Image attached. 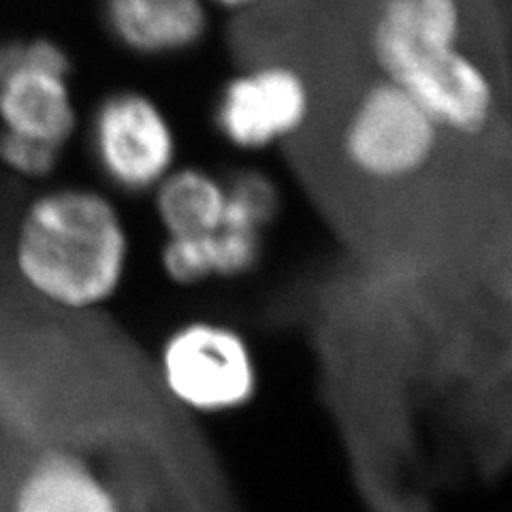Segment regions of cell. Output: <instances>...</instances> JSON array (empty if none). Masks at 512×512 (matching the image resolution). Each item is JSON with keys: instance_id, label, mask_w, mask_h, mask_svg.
Masks as SVG:
<instances>
[{"instance_id": "1", "label": "cell", "mask_w": 512, "mask_h": 512, "mask_svg": "<svg viewBox=\"0 0 512 512\" xmlns=\"http://www.w3.org/2000/svg\"><path fill=\"white\" fill-rule=\"evenodd\" d=\"M128 205L82 178H58L26 190L5 229L11 276L56 312L109 308L126 291L137 261Z\"/></svg>"}, {"instance_id": "2", "label": "cell", "mask_w": 512, "mask_h": 512, "mask_svg": "<svg viewBox=\"0 0 512 512\" xmlns=\"http://www.w3.org/2000/svg\"><path fill=\"white\" fill-rule=\"evenodd\" d=\"M361 52L367 73L412 96L451 148L478 146L500 128L506 96L474 45L468 0H370Z\"/></svg>"}, {"instance_id": "3", "label": "cell", "mask_w": 512, "mask_h": 512, "mask_svg": "<svg viewBox=\"0 0 512 512\" xmlns=\"http://www.w3.org/2000/svg\"><path fill=\"white\" fill-rule=\"evenodd\" d=\"M451 143L402 88L365 73L338 107L331 152L348 180L365 190L397 192L434 173Z\"/></svg>"}, {"instance_id": "4", "label": "cell", "mask_w": 512, "mask_h": 512, "mask_svg": "<svg viewBox=\"0 0 512 512\" xmlns=\"http://www.w3.org/2000/svg\"><path fill=\"white\" fill-rule=\"evenodd\" d=\"M96 184L126 203L146 201L184 160V133L173 107L156 90L122 82L86 105L79 133Z\"/></svg>"}, {"instance_id": "5", "label": "cell", "mask_w": 512, "mask_h": 512, "mask_svg": "<svg viewBox=\"0 0 512 512\" xmlns=\"http://www.w3.org/2000/svg\"><path fill=\"white\" fill-rule=\"evenodd\" d=\"M318 116V90L297 60L267 54L239 62L216 84L207 126L222 150L244 163L291 148Z\"/></svg>"}, {"instance_id": "6", "label": "cell", "mask_w": 512, "mask_h": 512, "mask_svg": "<svg viewBox=\"0 0 512 512\" xmlns=\"http://www.w3.org/2000/svg\"><path fill=\"white\" fill-rule=\"evenodd\" d=\"M156 374L171 402L197 416L248 408L261 372L242 329L216 316H186L158 342Z\"/></svg>"}, {"instance_id": "7", "label": "cell", "mask_w": 512, "mask_h": 512, "mask_svg": "<svg viewBox=\"0 0 512 512\" xmlns=\"http://www.w3.org/2000/svg\"><path fill=\"white\" fill-rule=\"evenodd\" d=\"M84 111L67 43L50 32L0 39V131L71 154Z\"/></svg>"}, {"instance_id": "8", "label": "cell", "mask_w": 512, "mask_h": 512, "mask_svg": "<svg viewBox=\"0 0 512 512\" xmlns=\"http://www.w3.org/2000/svg\"><path fill=\"white\" fill-rule=\"evenodd\" d=\"M94 20L111 50L146 67L201 54L218 26L203 0H94Z\"/></svg>"}, {"instance_id": "9", "label": "cell", "mask_w": 512, "mask_h": 512, "mask_svg": "<svg viewBox=\"0 0 512 512\" xmlns=\"http://www.w3.org/2000/svg\"><path fill=\"white\" fill-rule=\"evenodd\" d=\"M5 512H126L109 478L69 448H50L15 480Z\"/></svg>"}, {"instance_id": "10", "label": "cell", "mask_w": 512, "mask_h": 512, "mask_svg": "<svg viewBox=\"0 0 512 512\" xmlns=\"http://www.w3.org/2000/svg\"><path fill=\"white\" fill-rule=\"evenodd\" d=\"M158 237H207L227 222V169L184 158L146 199Z\"/></svg>"}, {"instance_id": "11", "label": "cell", "mask_w": 512, "mask_h": 512, "mask_svg": "<svg viewBox=\"0 0 512 512\" xmlns=\"http://www.w3.org/2000/svg\"><path fill=\"white\" fill-rule=\"evenodd\" d=\"M459 451L470 466L491 478L512 468V359L489 380L451 399Z\"/></svg>"}, {"instance_id": "12", "label": "cell", "mask_w": 512, "mask_h": 512, "mask_svg": "<svg viewBox=\"0 0 512 512\" xmlns=\"http://www.w3.org/2000/svg\"><path fill=\"white\" fill-rule=\"evenodd\" d=\"M71 154L0 131V178L32 190L60 178Z\"/></svg>"}, {"instance_id": "13", "label": "cell", "mask_w": 512, "mask_h": 512, "mask_svg": "<svg viewBox=\"0 0 512 512\" xmlns=\"http://www.w3.org/2000/svg\"><path fill=\"white\" fill-rule=\"evenodd\" d=\"M284 0H203L218 20L233 22H252L263 15L274 13Z\"/></svg>"}, {"instance_id": "14", "label": "cell", "mask_w": 512, "mask_h": 512, "mask_svg": "<svg viewBox=\"0 0 512 512\" xmlns=\"http://www.w3.org/2000/svg\"><path fill=\"white\" fill-rule=\"evenodd\" d=\"M7 222H5V207H3V197H0V235L5 233Z\"/></svg>"}]
</instances>
